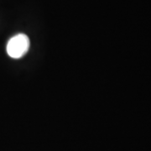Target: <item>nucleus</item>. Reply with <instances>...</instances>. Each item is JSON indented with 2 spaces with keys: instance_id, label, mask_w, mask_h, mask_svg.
<instances>
[{
  "instance_id": "nucleus-1",
  "label": "nucleus",
  "mask_w": 151,
  "mask_h": 151,
  "mask_svg": "<svg viewBox=\"0 0 151 151\" xmlns=\"http://www.w3.org/2000/svg\"><path fill=\"white\" fill-rule=\"evenodd\" d=\"M29 39L24 34H18L12 37L7 44V53L14 59H19L26 54L29 49Z\"/></svg>"
}]
</instances>
